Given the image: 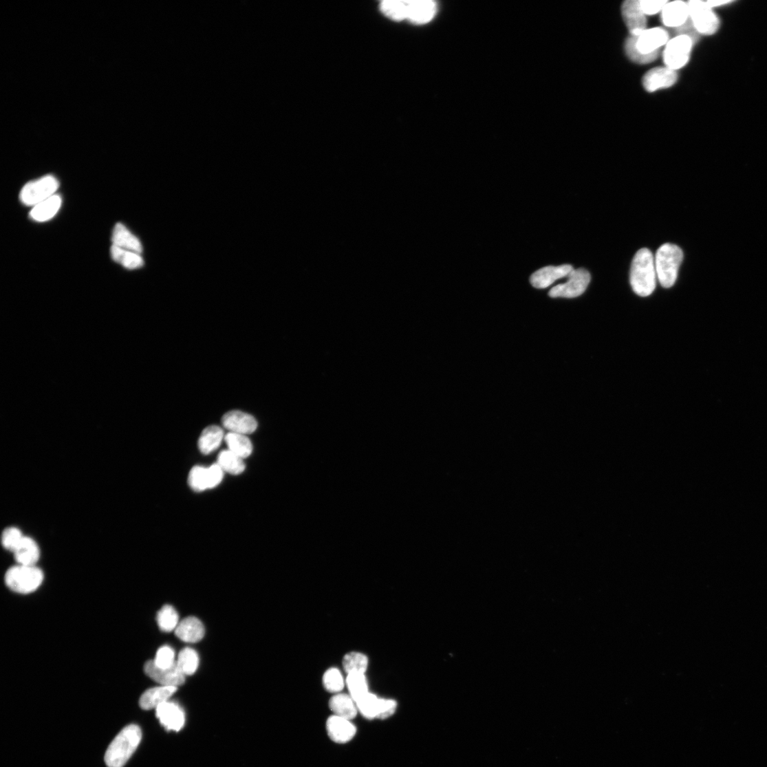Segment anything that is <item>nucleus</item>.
<instances>
[{
    "mask_svg": "<svg viewBox=\"0 0 767 767\" xmlns=\"http://www.w3.org/2000/svg\"><path fill=\"white\" fill-rule=\"evenodd\" d=\"M112 241L113 246L116 247L139 254L142 252L140 239L120 223L117 224L114 228Z\"/></svg>",
    "mask_w": 767,
    "mask_h": 767,
    "instance_id": "22",
    "label": "nucleus"
},
{
    "mask_svg": "<svg viewBox=\"0 0 767 767\" xmlns=\"http://www.w3.org/2000/svg\"><path fill=\"white\" fill-rule=\"evenodd\" d=\"M177 662L185 676H191L198 669L199 657L194 649L186 647L180 651Z\"/></svg>",
    "mask_w": 767,
    "mask_h": 767,
    "instance_id": "33",
    "label": "nucleus"
},
{
    "mask_svg": "<svg viewBox=\"0 0 767 767\" xmlns=\"http://www.w3.org/2000/svg\"><path fill=\"white\" fill-rule=\"evenodd\" d=\"M153 662L160 668L166 669L172 667L177 662L175 660L174 650L169 646L160 647Z\"/></svg>",
    "mask_w": 767,
    "mask_h": 767,
    "instance_id": "39",
    "label": "nucleus"
},
{
    "mask_svg": "<svg viewBox=\"0 0 767 767\" xmlns=\"http://www.w3.org/2000/svg\"><path fill=\"white\" fill-rule=\"evenodd\" d=\"M398 703L392 699L380 698L377 719L385 720L392 716L396 712Z\"/></svg>",
    "mask_w": 767,
    "mask_h": 767,
    "instance_id": "40",
    "label": "nucleus"
},
{
    "mask_svg": "<svg viewBox=\"0 0 767 767\" xmlns=\"http://www.w3.org/2000/svg\"><path fill=\"white\" fill-rule=\"evenodd\" d=\"M380 698L376 695L368 693L359 700L357 701L356 705L358 711L362 715L368 720H374L377 718L378 704Z\"/></svg>",
    "mask_w": 767,
    "mask_h": 767,
    "instance_id": "35",
    "label": "nucleus"
},
{
    "mask_svg": "<svg viewBox=\"0 0 767 767\" xmlns=\"http://www.w3.org/2000/svg\"><path fill=\"white\" fill-rule=\"evenodd\" d=\"M113 259L124 268L133 270L144 266V260L141 254L124 250L114 246L111 249Z\"/></svg>",
    "mask_w": 767,
    "mask_h": 767,
    "instance_id": "27",
    "label": "nucleus"
},
{
    "mask_svg": "<svg viewBox=\"0 0 767 767\" xmlns=\"http://www.w3.org/2000/svg\"><path fill=\"white\" fill-rule=\"evenodd\" d=\"M210 477V487L213 489L220 484L223 480L224 471L217 464L208 468Z\"/></svg>",
    "mask_w": 767,
    "mask_h": 767,
    "instance_id": "43",
    "label": "nucleus"
},
{
    "mask_svg": "<svg viewBox=\"0 0 767 767\" xmlns=\"http://www.w3.org/2000/svg\"><path fill=\"white\" fill-rule=\"evenodd\" d=\"M330 707L335 715L349 720L356 717L358 711L353 698L343 693L334 695L330 701Z\"/></svg>",
    "mask_w": 767,
    "mask_h": 767,
    "instance_id": "25",
    "label": "nucleus"
},
{
    "mask_svg": "<svg viewBox=\"0 0 767 767\" xmlns=\"http://www.w3.org/2000/svg\"><path fill=\"white\" fill-rule=\"evenodd\" d=\"M25 536L17 528H8L2 534V544L6 550L13 552Z\"/></svg>",
    "mask_w": 767,
    "mask_h": 767,
    "instance_id": "38",
    "label": "nucleus"
},
{
    "mask_svg": "<svg viewBox=\"0 0 767 767\" xmlns=\"http://www.w3.org/2000/svg\"><path fill=\"white\" fill-rule=\"evenodd\" d=\"M224 440L228 450L240 457L246 459L251 455L253 446L246 435L229 432L226 435Z\"/></svg>",
    "mask_w": 767,
    "mask_h": 767,
    "instance_id": "26",
    "label": "nucleus"
},
{
    "mask_svg": "<svg viewBox=\"0 0 767 767\" xmlns=\"http://www.w3.org/2000/svg\"><path fill=\"white\" fill-rule=\"evenodd\" d=\"M573 270V267L570 265L545 267L531 276L530 282L537 289H545L558 279L568 277Z\"/></svg>",
    "mask_w": 767,
    "mask_h": 767,
    "instance_id": "16",
    "label": "nucleus"
},
{
    "mask_svg": "<svg viewBox=\"0 0 767 767\" xmlns=\"http://www.w3.org/2000/svg\"><path fill=\"white\" fill-rule=\"evenodd\" d=\"M693 45L692 39L687 36H676L669 40L663 54L666 67L674 71L685 67Z\"/></svg>",
    "mask_w": 767,
    "mask_h": 767,
    "instance_id": "6",
    "label": "nucleus"
},
{
    "mask_svg": "<svg viewBox=\"0 0 767 767\" xmlns=\"http://www.w3.org/2000/svg\"><path fill=\"white\" fill-rule=\"evenodd\" d=\"M178 687L160 686L146 691L140 699V707L146 711L155 709L169 700Z\"/></svg>",
    "mask_w": 767,
    "mask_h": 767,
    "instance_id": "19",
    "label": "nucleus"
},
{
    "mask_svg": "<svg viewBox=\"0 0 767 767\" xmlns=\"http://www.w3.org/2000/svg\"><path fill=\"white\" fill-rule=\"evenodd\" d=\"M656 271L651 252L643 248L635 255L631 267L630 283L635 293L640 296L651 295L656 288Z\"/></svg>",
    "mask_w": 767,
    "mask_h": 767,
    "instance_id": "1",
    "label": "nucleus"
},
{
    "mask_svg": "<svg viewBox=\"0 0 767 767\" xmlns=\"http://www.w3.org/2000/svg\"><path fill=\"white\" fill-rule=\"evenodd\" d=\"M622 14L631 36H638L647 30V21L640 1H625L622 6Z\"/></svg>",
    "mask_w": 767,
    "mask_h": 767,
    "instance_id": "11",
    "label": "nucleus"
},
{
    "mask_svg": "<svg viewBox=\"0 0 767 767\" xmlns=\"http://www.w3.org/2000/svg\"><path fill=\"white\" fill-rule=\"evenodd\" d=\"M346 685L349 695L353 698L356 703L369 693L367 682L365 674H348L346 679Z\"/></svg>",
    "mask_w": 767,
    "mask_h": 767,
    "instance_id": "32",
    "label": "nucleus"
},
{
    "mask_svg": "<svg viewBox=\"0 0 767 767\" xmlns=\"http://www.w3.org/2000/svg\"><path fill=\"white\" fill-rule=\"evenodd\" d=\"M141 739L142 731L138 726L124 728L106 751L105 761L107 767H123L138 749Z\"/></svg>",
    "mask_w": 767,
    "mask_h": 767,
    "instance_id": "2",
    "label": "nucleus"
},
{
    "mask_svg": "<svg viewBox=\"0 0 767 767\" xmlns=\"http://www.w3.org/2000/svg\"><path fill=\"white\" fill-rule=\"evenodd\" d=\"M635 43H636V37L634 36H630L625 41V53L631 61L639 64H648L658 58L660 52L649 56H642L638 52Z\"/></svg>",
    "mask_w": 767,
    "mask_h": 767,
    "instance_id": "37",
    "label": "nucleus"
},
{
    "mask_svg": "<svg viewBox=\"0 0 767 767\" xmlns=\"http://www.w3.org/2000/svg\"><path fill=\"white\" fill-rule=\"evenodd\" d=\"M5 580L7 586L15 593L29 594L41 585L43 574L36 565L18 564L8 569Z\"/></svg>",
    "mask_w": 767,
    "mask_h": 767,
    "instance_id": "4",
    "label": "nucleus"
},
{
    "mask_svg": "<svg viewBox=\"0 0 767 767\" xmlns=\"http://www.w3.org/2000/svg\"><path fill=\"white\" fill-rule=\"evenodd\" d=\"M689 18V6L684 2H668L662 11V23L667 28L675 29L680 27Z\"/></svg>",
    "mask_w": 767,
    "mask_h": 767,
    "instance_id": "17",
    "label": "nucleus"
},
{
    "mask_svg": "<svg viewBox=\"0 0 767 767\" xmlns=\"http://www.w3.org/2000/svg\"><path fill=\"white\" fill-rule=\"evenodd\" d=\"M175 634L183 642L195 643L204 638L205 628L200 620L188 617L179 623Z\"/></svg>",
    "mask_w": 767,
    "mask_h": 767,
    "instance_id": "18",
    "label": "nucleus"
},
{
    "mask_svg": "<svg viewBox=\"0 0 767 767\" xmlns=\"http://www.w3.org/2000/svg\"><path fill=\"white\" fill-rule=\"evenodd\" d=\"M222 424L229 432L246 435L254 433L258 426L252 415L237 410L226 413L223 416Z\"/></svg>",
    "mask_w": 767,
    "mask_h": 767,
    "instance_id": "13",
    "label": "nucleus"
},
{
    "mask_svg": "<svg viewBox=\"0 0 767 767\" xmlns=\"http://www.w3.org/2000/svg\"><path fill=\"white\" fill-rule=\"evenodd\" d=\"M676 71L667 67H656L648 72L643 78L645 89L649 93L668 89L677 81Z\"/></svg>",
    "mask_w": 767,
    "mask_h": 767,
    "instance_id": "14",
    "label": "nucleus"
},
{
    "mask_svg": "<svg viewBox=\"0 0 767 767\" xmlns=\"http://www.w3.org/2000/svg\"><path fill=\"white\" fill-rule=\"evenodd\" d=\"M224 429L218 426H209L206 428L199 440V449L204 455H208L219 447L225 440Z\"/></svg>",
    "mask_w": 767,
    "mask_h": 767,
    "instance_id": "23",
    "label": "nucleus"
},
{
    "mask_svg": "<svg viewBox=\"0 0 767 767\" xmlns=\"http://www.w3.org/2000/svg\"><path fill=\"white\" fill-rule=\"evenodd\" d=\"M368 658L367 656L360 652H350L347 653L343 660V667L348 674H365L368 667Z\"/></svg>",
    "mask_w": 767,
    "mask_h": 767,
    "instance_id": "30",
    "label": "nucleus"
},
{
    "mask_svg": "<svg viewBox=\"0 0 767 767\" xmlns=\"http://www.w3.org/2000/svg\"><path fill=\"white\" fill-rule=\"evenodd\" d=\"M636 37L635 46L638 52L642 56H649L656 52H660V48L669 41V35L667 30L660 28L646 30Z\"/></svg>",
    "mask_w": 767,
    "mask_h": 767,
    "instance_id": "10",
    "label": "nucleus"
},
{
    "mask_svg": "<svg viewBox=\"0 0 767 767\" xmlns=\"http://www.w3.org/2000/svg\"><path fill=\"white\" fill-rule=\"evenodd\" d=\"M157 717L162 726L169 731L178 732L185 724V713L182 707L168 700L156 709Z\"/></svg>",
    "mask_w": 767,
    "mask_h": 767,
    "instance_id": "12",
    "label": "nucleus"
},
{
    "mask_svg": "<svg viewBox=\"0 0 767 767\" xmlns=\"http://www.w3.org/2000/svg\"><path fill=\"white\" fill-rule=\"evenodd\" d=\"M668 3L665 0H642L640 1L641 8L642 11L646 15H653L660 12H662L665 6Z\"/></svg>",
    "mask_w": 767,
    "mask_h": 767,
    "instance_id": "41",
    "label": "nucleus"
},
{
    "mask_svg": "<svg viewBox=\"0 0 767 767\" xmlns=\"http://www.w3.org/2000/svg\"><path fill=\"white\" fill-rule=\"evenodd\" d=\"M217 464L220 466L224 472L233 475H240L246 470L244 459L228 449L219 453Z\"/></svg>",
    "mask_w": 767,
    "mask_h": 767,
    "instance_id": "28",
    "label": "nucleus"
},
{
    "mask_svg": "<svg viewBox=\"0 0 767 767\" xmlns=\"http://www.w3.org/2000/svg\"><path fill=\"white\" fill-rule=\"evenodd\" d=\"M381 11L385 16L394 20L408 19L409 1L404 0H385L381 3Z\"/></svg>",
    "mask_w": 767,
    "mask_h": 767,
    "instance_id": "29",
    "label": "nucleus"
},
{
    "mask_svg": "<svg viewBox=\"0 0 767 767\" xmlns=\"http://www.w3.org/2000/svg\"><path fill=\"white\" fill-rule=\"evenodd\" d=\"M683 258L682 250L676 245L667 244L657 250L655 267L657 277L663 288H670L675 283Z\"/></svg>",
    "mask_w": 767,
    "mask_h": 767,
    "instance_id": "3",
    "label": "nucleus"
},
{
    "mask_svg": "<svg viewBox=\"0 0 767 767\" xmlns=\"http://www.w3.org/2000/svg\"><path fill=\"white\" fill-rule=\"evenodd\" d=\"M706 3L713 9V8L732 3L733 1H708Z\"/></svg>",
    "mask_w": 767,
    "mask_h": 767,
    "instance_id": "44",
    "label": "nucleus"
},
{
    "mask_svg": "<svg viewBox=\"0 0 767 767\" xmlns=\"http://www.w3.org/2000/svg\"><path fill=\"white\" fill-rule=\"evenodd\" d=\"M323 684L327 691L335 694L340 693L345 685L342 673L336 668H331L325 672Z\"/></svg>",
    "mask_w": 767,
    "mask_h": 767,
    "instance_id": "36",
    "label": "nucleus"
},
{
    "mask_svg": "<svg viewBox=\"0 0 767 767\" xmlns=\"http://www.w3.org/2000/svg\"><path fill=\"white\" fill-rule=\"evenodd\" d=\"M13 554L18 564L35 565L40 558V549L34 539L25 536L13 552Z\"/></svg>",
    "mask_w": 767,
    "mask_h": 767,
    "instance_id": "20",
    "label": "nucleus"
},
{
    "mask_svg": "<svg viewBox=\"0 0 767 767\" xmlns=\"http://www.w3.org/2000/svg\"><path fill=\"white\" fill-rule=\"evenodd\" d=\"M144 671L147 676L161 686L178 687L185 682L186 676L177 662L171 667L162 669L151 660L144 665Z\"/></svg>",
    "mask_w": 767,
    "mask_h": 767,
    "instance_id": "9",
    "label": "nucleus"
},
{
    "mask_svg": "<svg viewBox=\"0 0 767 767\" xmlns=\"http://www.w3.org/2000/svg\"><path fill=\"white\" fill-rule=\"evenodd\" d=\"M673 34H676V36H689L692 39L694 43L698 41L699 36V34L695 29L690 17L683 25L673 29Z\"/></svg>",
    "mask_w": 767,
    "mask_h": 767,
    "instance_id": "42",
    "label": "nucleus"
},
{
    "mask_svg": "<svg viewBox=\"0 0 767 767\" xmlns=\"http://www.w3.org/2000/svg\"><path fill=\"white\" fill-rule=\"evenodd\" d=\"M436 6L429 0L409 1L408 19L415 24H425L434 17Z\"/></svg>",
    "mask_w": 767,
    "mask_h": 767,
    "instance_id": "21",
    "label": "nucleus"
},
{
    "mask_svg": "<svg viewBox=\"0 0 767 767\" xmlns=\"http://www.w3.org/2000/svg\"><path fill=\"white\" fill-rule=\"evenodd\" d=\"M188 485L196 493L210 489L208 468L200 466L193 467L188 475Z\"/></svg>",
    "mask_w": 767,
    "mask_h": 767,
    "instance_id": "31",
    "label": "nucleus"
},
{
    "mask_svg": "<svg viewBox=\"0 0 767 767\" xmlns=\"http://www.w3.org/2000/svg\"><path fill=\"white\" fill-rule=\"evenodd\" d=\"M157 621L162 631L169 632L177 629L179 615L172 606L164 605L158 614Z\"/></svg>",
    "mask_w": 767,
    "mask_h": 767,
    "instance_id": "34",
    "label": "nucleus"
},
{
    "mask_svg": "<svg viewBox=\"0 0 767 767\" xmlns=\"http://www.w3.org/2000/svg\"><path fill=\"white\" fill-rule=\"evenodd\" d=\"M689 17L699 34H714L720 26V21L706 2L692 0L688 3Z\"/></svg>",
    "mask_w": 767,
    "mask_h": 767,
    "instance_id": "7",
    "label": "nucleus"
},
{
    "mask_svg": "<svg viewBox=\"0 0 767 767\" xmlns=\"http://www.w3.org/2000/svg\"><path fill=\"white\" fill-rule=\"evenodd\" d=\"M62 204L61 195L56 194L50 199L33 207L30 215L33 221L43 223L50 221L59 211Z\"/></svg>",
    "mask_w": 767,
    "mask_h": 767,
    "instance_id": "24",
    "label": "nucleus"
},
{
    "mask_svg": "<svg viewBox=\"0 0 767 767\" xmlns=\"http://www.w3.org/2000/svg\"><path fill=\"white\" fill-rule=\"evenodd\" d=\"M58 188V180L52 175H47L28 182L21 189L19 199L24 205L34 207L56 195Z\"/></svg>",
    "mask_w": 767,
    "mask_h": 767,
    "instance_id": "5",
    "label": "nucleus"
},
{
    "mask_svg": "<svg viewBox=\"0 0 767 767\" xmlns=\"http://www.w3.org/2000/svg\"><path fill=\"white\" fill-rule=\"evenodd\" d=\"M328 736L335 742L345 744L352 740L356 735V727L352 720L334 715L326 722Z\"/></svg>",
    "mask_w": 767,
    "mask_h": 767,
    "instance_id": "15",
    "label": "nucleus"
},
{
    "mask_svg": "<svg viewBox=\"0 0 767 767\" xmlns=\"http://www.w3.org/2000/svg\"><path fill=\"white\" fill-rule=\"evenodd\" d=\"M568 277L567 282L557 285L550 290V296L568 299L578 297L585 292L590 281V273L585 269L574 270Z\"/></svg>",
    "mask_w": 767,
    "mask_h": 767,
    "instance_id": "8",
    "label": "nucleus"
}]
</instances>
